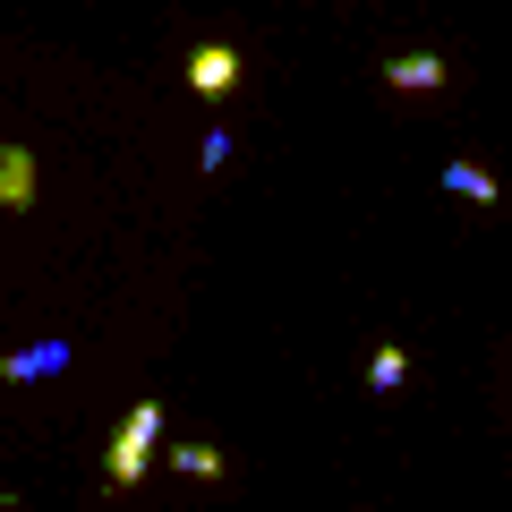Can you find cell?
I'll list each match as a JSON object with an SVG mask.
<instances>
[{
	"mask_svg": "<svg viewBox=\"0 0 512 512\" xmlns=\"http://www.w3.org/2000/svg\"><path fill=\"white\" fill-rule=\"evenodd\" d=\"M444 77H453V69H444L436 52H393V60H384V86H393V94H436Z\"/></svg>",
	"mask_w": 512,
	"mask_h": 512,
	"instance_id": "cell-3",
	"label": "cell"
},
{
	"mask_svg": "<svg viewBox=\"0 0 512 512\" xmlns=\"http://www.w3.org/2000/svg\"><path fill=\"white\" fill-rule=\"evenodd\" d=\"M367 384H376V393H402V384H410V359H402L393 342H384L376 359H367Z\"/></svg>",
	"mask_w": 512,
	"mask_h": 512,
	"instance_id": "cell-7",
	"label": "cell"
},
{
	"mask_svg": "<svg viewBox=\"0 0 512 512\" xmlns=\"http://www.w3.org/2000/svg\"><path fill=\"white\" fill-rule=\"evenodd\" d=\"M444 188L470 197V205H495V171H487V163H444Z\"/></svg>",
	"mask_w": 512,
	"mask_h": 512,
	"instance_id": "cell-6",
	"label": "cell"
},
{
	"mask_svg": "<svg viewBox=\"0 0 512 512\" xmlns=\"http://www.w3.org/2000/svg\"><path fill=\"white\" fill-rule=\"evenodd\" d=\"M69 359H77L69 342H35V350H9V359H0V376H9V384H43V376H60Z\"/></svg>",
	"mask_w": 512,
	"mask_h": 512,
	"instance_id": "cell-4",
	"label": "cell"
},
{
	"mask_svg": "<svg viewBox=\"0 0 512 512\" xmlns=\"http://www.w3.org/2000/svg\"><path fill=\"white\" fill-rule=\"evenodd\" d=\"M239 69H248V60H239L231 43H197V52H188V86H197L205 103H222V94L239 86Z\"/></svg>",
	"mask_w": 512,
	"mask_h": 512,
	"instance_id": "cell-2",
	"label": "cell"
},
{
	"mask_svg": "<svg viewBox=\"0 0 512 512\" xmlns=\"http://www.w3.org/2000/svg\"><path fill=\"white\" fill-rule=\"evenodd\" d=\"M26 205H35V154L0 146V214H26Z\"/></svg>",
	"mask_w": 512,
	"mask_h": 512,
	"instance_id": "cell-5",
	"label": "cell"
},
{
	"mask_svg": "<svg viewBox=\"0 0 512 512\" xmlns=\"http://www.w3.org/2000/svg\"><path fill=\"white\" fill-rule=\"evenodd\" d=\"M163 419H171L163 402H137V410H128V419H120V436H111V453H103V478H111V495H120V487H137V478H146L154 444H163Z\"/></svg>",
	"mask_w": 512,
	"mask_h": 512,
	"instance_id": "cell-1",
	"label": "cell"
},
{
	"mask_svg": "<svg viewBox=\"0 0 512 512\" xmlns=\"http://www.w3.org/2000/svg\"><path fill=\"white\" fill-rule=\"evenodd\" d=\"M171 470L180 478H222V453L214 444H171Z\"/></svg>",
	"mask_w": 512,
	"mask_h": 512,
	"instance_id": "cell-8",
	"label": "cell"
}]
</instances>
